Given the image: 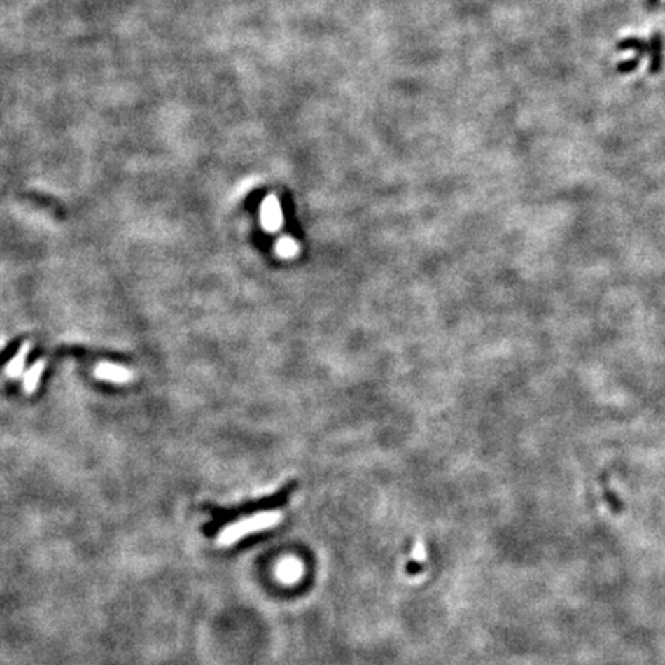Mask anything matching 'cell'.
<instances>
[{"instance_id": "1", "label": "cell", "mask_w": 665, "mask_h": 665, "mask_svg": "<svg viewBox=\"0 0 665 665\" xmlns=\"http://www.w3.org/2000/svg\"><path fill=\"white\" fill-rule=\"evenodd\" d=\"M279 519H281L279 513L265 512L262 514L253 516V517H250V519L237 522V524L233 525V527H230L222 533L220 544H233L234 540L241 539L246 535H251V533H256V531H260V530L274 527V525L279 522Z\"/></svg>"}, {"instance_id": "2", "label": "cell", "mask_w": 665, "mask_h": 665, "mask_svg": "<svg viewBox=\"0 0 665 665\" xmlns=\"http://www.w3.org/2000/svg\"><path fill=\"white\" fill-rule=\"evenodd\" d=\"M260 220H262V227H264L267 231H270V233L281 230L284 223V216H282L281 204L276 196L270 195L264 199V202H262V206H260Z\"/></svg>"}, {"instance_id": "3", "label": "cell", "mask_w": 665, "mask_h": 665, "mask_svg": "<svg viewBox=\"0 0 665 665\" xmlns=\"http://www.w3.org/2000/svg\"><path fill=\"white\" fill-rule=\"evenodd\" d=\"M94 373L97 377L104 379V381H110L114 384H127L131 381V377H133V374H131V371L128 368L115 365V363H110V362L100 363V365L96 367Z\"/></svg>"}, {"instance_id": "4", "label": "cell", "mask_w": 665, "mask_h": 665, "mask_svg": "<svg viewBox=\"0 0 665 665\" xmlns=\"http://www.w3.org/2000/svg\"><path fill=\"white\" fill-rule=\"evenodd\" d=\"M664 65V41L659 33L652 36L650 43V71L658 74Z\"/></svg>"}, {"instance_id": "5", "label": "cell", "mask_w": 665, "mask_h": 665, "mask_svg": "<svg viewBox=\"0 0 665 665\" xmlns=\"http://www.w3.org/2000/svg\"><path fill=\"white\" fill-rule=\"evenodd\" d=\"M276 253H277V256L282 258V259L295 258L296 254L299 253V245H298V242L295 241V239H291L288 236H284L276 242Z\"/></svg>"}, {"instance_id": "6", "label": "cell", "mask_w": 665, "mask_h": 665, "mask_svg": "<svg viewBox=\"0 0 665 665\" xmlns=\"http://www.w3.org/2000/svg\"><path fill=\"white\" fill-rule=\"evenodd\" d=\"M299 575H300L299 562L293 559L284 561L279 564V567H277V576H279V579H282V581L291 582V581H295V579H298Z\"/></svg>"}, {"instance_id": "7", "label": "cell", "mask_w": 665, "mask_h": 665, "mask_svg": "<svg viewBox=\"0 0 665 665\" xmlns=\"http://www.w3.org/2000/svg\"><path fill=\"white\" fill-rule=\"evenodd\" d=\"M28 351H29V345L25 344V345L22 346V350L11 359V362L8 363V367H6V374H8V376H19V374H22L23 368H25V360H27Z\"/></svg>"}, {"instance_id": "8", "label": "cell", "mask_w": 665, "mask_h": 665, "mask_svg": "<svg viewBox=\"0 0 665 665\" xmlns=\"http://www.w3.org/2000/svg\"><path fill=\"white\" fill-rule=\"evenodd\" d=\"M43 373V362H37L31 367L27 373L25 377H23V388L27 391H34L38 385V381H41Z\"/></svg>"}, {"instance_id": "9", "label": "cell", "mask_w": 665, "mask_h": 665, "mask_svg": "<svg viewBox=\"0 0 665 665\" xmlns=\"http://www.w3.org/2000/svg\"><path fill=\"white\" fill-rule=\"evenodd\" d=\"M621 50H633V51H636V52H638V57L643 59V56H644V54H645L647 50H648V45H647L644 41H639V38L633 37V38H627V41L621 43Z\"/></svg>"}]
</instances>
